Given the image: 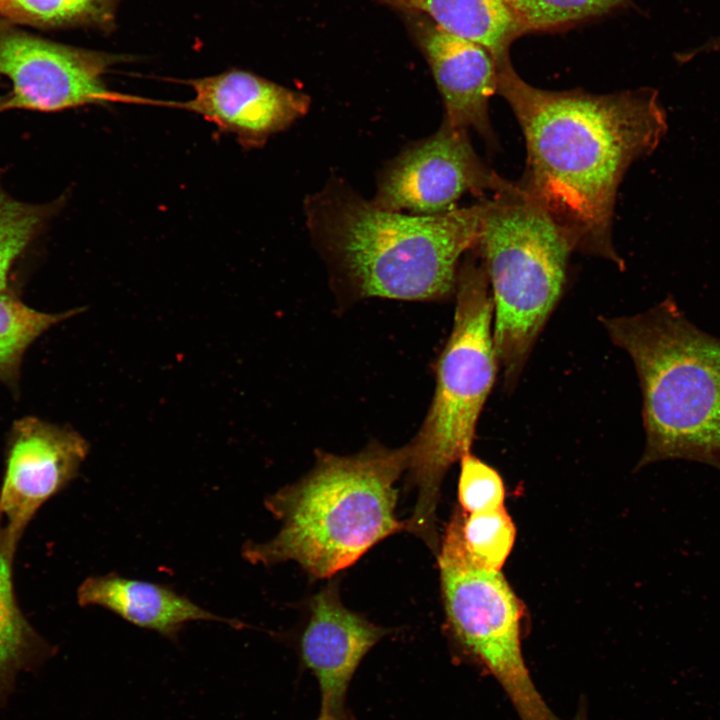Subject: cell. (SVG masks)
<instances>
[{"label":"cell","instance_id":"obj_1","mask_svg":"<svg viewBox=\"0 0 720 720\" xmlns=\"http://www.w3.org/2000/svg\"><path fill=\"white\" fill-rule=\"evenodd\" d=\"M497 71V93L525 139L526 167L517 183L524 197L549 216L572 251L622 269L612 238L617 191L630 166L667 132L657 91L543 90L525 82L509 58Z\"/></svg>","mask_w":720,"mask_h":720},{"label":"cell","instance_id":"obj_2","mask_svg":"<svg viewBox=\"0 0 720 720\" xmlns=\"http://www.w3.org/2000/svg\"><path fill=\"white\" fill-rule=\"evenodd\" d=\"M486 201L432 215L380 209L341 183L307 202L321 254L354 296L442 300L455 293L459 261L477 246Z\"/></svg>","mask_w":720,"mask_h":720},{"label":"cell","instance_id":"obj_3","mask_svg":"<svg viewBox=\"0 0 720 720\" xmlns=\"http://www.w3.org/2000/svg\"><path fill=\"white\" fill-rule=\"evenodd\" d=\"M407 450L377 442L340 456L319 451L313 468L265 499L281 522L264 543L249 542L243 557L265 566L294 561L315 578L348 568L386 537L405 530L395 515V484Z\"/></svg>","mask_w":720,"mask_h":720},{"label":"cell","instance_id":"obj_4","mask_svg":"<svg viewBox=\"0 0 720 720\" xmlns=\"http://www.w3.org/2000/svg\"><path fill=\"white\" fill-rule=\"evenodd\" d=\"M600 322L638 375L646 443L637 468L687 460L720 471V339L688 320L672 296Z\"/></svg>","mask_w":720,"mask_h":720},{"label":"cell","instance_id":"obj_5","mask_svg":"<svg viewBox=\"0 0 720 720\" xmlns=\"http://www.w3.org/2000/svg\"><path fill=\"white\" fill-rule=\"evenodd\" d=\"M453 327L436 365L431 405L406 445L417 500L405 530L436 553V510L446 472L471 453L476 425L494 386L499 362L493 339V300L482 261L469 257L458 271Z\"/></svg>","mask_w":720,"mask_h":720},{"label":"cell","instance_id":"obj_6","mask_svg":"<svg viewBox=\"0 0 720 720\" xmlns=\"http://www.w3.org/2000/svg\"><path fill=\"white\" fill-rule=\"evenodd\" d=\"M477 246L493 300L495 350L512 391L561 298L572 249L522 191L486 201Z\"/></svg>","mask_w":720,"mask_h":720},{"label":"cell","instance_id":"obj_7","mask_svg":"<svg viewBox=\"0 0 720 720\" xmlns=\"http://www.w3.org/2000/svg\"><path fill=\"white\" fill-rule=\"evenodd\" d=\"M443 603L458 643L498 680L521 720H559L532 682L521 647L525 607L501 571L476 565L452 516L438 550Z\"/></svg>","mask_w":720,"mask_h":720},{"label":"cell","instance_id":"obj_8","mask_svg":"<svg viewBox=\"0 0 720 720\" xmlns=\"http://www.w3.org/2000/svg\"><path fill=\"white\" fill-rule=\"evenodd\" d=\"M122 57L69 47L17 31L0 32V74L12 89L0 111L57 112L112 103L165 106L158 101L110 90L104 74Z\"/></svg>","mask_w":720,"mask_h":720},{"label":"cell","instance_id":"obj_9","mask_svg":"<svg viewBox=\"0 0 720 720\" xmlns=\"http://www.w3.org/2000/svg\"><path fill=\"white\" fill-rule=\"evenodd\" d=\"M516 194L521 190L489 168L473 149L467 130L443 120L429 138L407 148L383 171L376 207L432 215L446 212L467 192Z\"/></svg>","mask_w":720,"mask_h":720},{"label":"cell","instance_id":"obj_10","mask_svg":"<svg viewBox=\"0 0 720 720\" xmlns=\"http://www.w3.org/2000/svg\"><path fill=\"white\" fill-rule=\"evenodd\" d=\"M89 450L76 431L35 417L18 420L7 445L0 516L18 541L37 511L78 474Z\"/></svg>","mask_w":720,"mask_h":720},{"label":"cell","instance_id":"obj_11","mask_svg":"<svg viewBox=\"0 0 720 720\" xmlns=\"http://www.w3.org/2000/svg\"><path fill=\"white\" fill-rule=\"evenodd\" d=\"M187 83L194 97L173 108L200 115L219 131L235 135L246 147H258L290 126L309 108L303 94L248 71L232 69Z\"/></svg>","mask_w":720,"mask_h":720},{"label":"cell","instance_id":"obj_12","mask_svg":"<svg viewBox=\"0 0 720 720\" xmlns=\"http://www.w3.org/2000/svg\"><path fill=\"white\" fill-rule=\"evenodd\" d=\"M385 634L384 628L346 608L335 584L313 597L299 646L303 664L319 685L321 714L348 715L349 683L364 656Z\"/></svg>","mask_w":720,"mask_h":720},{"label":"cell","instance_id":"obj_13","mask_svg":"<svg viewBox=\"0 0 720 720\" xmlns=\"http://www.w3.org/2000/svg\"><path fill=\"white\" fill-rule=\"evenodd\" d=\"M423 46L443 99L444 120L455 128L474 129L489 147H495L489 117V101L497 93L494 57L483 46L436 24L426 31Z\"/></svg>","mask_w":720,"mask_h":720},{"label":"cell","instance_id":"obj_14","mask_svg":"<svg viewBox=\"0 0 720 720\" xmlns=\"http://www.w3.org/2000/svg\"><path fill=\"white\" fill-rule=\"evenodd\" d=\"M80 606L107 609L127 622L177 641L192 621H219L234 628L242 623L220 617L168 586L115 573L86 578L77 591Z\"/></svg>","mask_w":720,"mask_h":720},{"label":"cell","instance_id":"obj_15","mask_svg":"<svg viewBox=\"0 0 720 720\" xmlns=\"http://www.w3.org/2000/svg\"><path fill=\"white\" fill-rule=\"evenodd\" d=\"M18 540L0 516V709L15 690L18 677L39 669L56 649L22 613L13 585Z\"/></svg>","mask_w":720,"mask_h":720},{"label":"cell","instance_id":"obj_16","mask_svg":"<svg viewBox=\"0 0 720 720\" xmlns=\"http://www.w3.org/2000/svg\"><path fill=\"white\" fill-rule=\"evenodd\" d=\"M401 10L426 13L443 30L487 49L496 63L509 58L521 34L506 0H375Z\"/></svg>","mask_w":720,"mask_h":720},{"label":"cell","instance_id":"obj_17","mask_svg":"<svg viewBox=\"0 0 720 720\" xmlns=\"http://www.w3.org/2000/svg\"><path fill=\"white\" fill-rule=\"evenodd\" d=\"M35 310L7 290L0 291V377L13 378L29 345L53 325L79 313Z\"/></svg>","mask_w":720,"mask_h":720},{"label":"cell","instance_id":"obj_18","mask_svg":"<svg viewBox=\"0 0 720 720\" xmlns=\"http://www.w3.org/2000/svg\"><path fill=\"white\" fill-rule=\"evenodd\" d=\"M460 536L476 565L501 571L513 549L516 527L505 506L469 514L461 510Z\"/></svg>","mask_w":720,"mask_h":720},{"label":"cell","instance_id":"obj_19","mask_svg":"<svg viewBox=\"0 0 720 720\" xmlns=\"http://www.w3.org/2000/svg\"><path fill=\"white\" fill-rule=\"evenodd\" d=\"M57 203L37 205L14 199L0 188V291L19 255L55 212Z\"/></svg>","mask_w":720,"mask_h":720},{"label":"cell","instance_id":"obj_20","mask_svg":"<svg viewBox=\"0 0 720 720\" xmlns=\"http://www.w3.org/2000/svg\"><path fill=\"white\" fill-rule=\"evenodd\" d=\"M627 0H506L520 32L548 30L602 15Z\"/></svg>","mask_w":720,"mask_h":720},{"label":"cell","instance_id":"obj_21","mask_svg":"<svg viewBox=\"0 0 720 720\" xmlns=\"http://www.w3.org/2000/svg\"><path fill=\"white\" fill-rule=\"evenodd\" d=\"M115 0H0V14L15 21L55 25L106 20Z\"/></svg>","mask_w":720,"mask_h":720},{"label":"cell","instance_id":"obj_22","mask_svg":"<svg viewBox=\"0 0 720 720\" xmlns=\"http://www.w3.org/2000/svg\"><path fill=\"white\" fill-rule=\"evenodd\" d=\"M458 499L467 514L504 507L503 479L493 467L468 453L460 459Z\"/></svg>","mask_w":720,"mask_h":720},{"label":"cell","instance_id":"obj_23","mask_svg":"<svg viewBox=\"0 0 720 720\" xmlns=\"http://www.w3.org/2000/svg\"><path fill=\"white\" fill-rule=\"evenodd\" d=\"M714 51H720V37L713 39L712 41L707 42L704 46L698 48L697 50H694L693 52H691V55L694 57L702 52Z\"/></svg>","mask_w":720,"mask_h":720},{"label":"cell","instance_id":"obj_24","mask_svg":"<svg viewBox=\"0 0 720 720\" xmlns=\"http://www.w3.org/2000/svg\"><path fill=\"white\" fill-rule=\"evenodd\" d=\"M316 720H351L349 717V714L346 716L338 717V716H332L327 714H319V717Z\"/></svg>","mask_w":720,"mask_h":720}]
</instances>
